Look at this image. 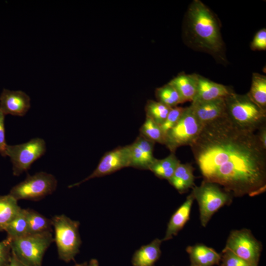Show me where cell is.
<instances>
[{
	"label": "cell",
	"mask_w": 266,
	"mask_h": 266,
	"mask_svg": "<svg viewBox=\"0 0 266 266\" xmlns=\"http://www.w3.org/2000/svg\"><path fill=\"white\" fill-rule=\"evenodd\" d=\"M178 92L181 102L192 101L196 95L198 74L181 73L168 82Z\"/></svg>",
	"instance_id": "obj_19"
},
{
	"label": "cell",
	"mask_w": 266,
	"mask_h": 266,
	"mask_svg": "<svg viewBox=\"0 0 266 266\" xmlns=\"http://www.w3.org/2000/svg\"><path fill=\"white\" fill-rule=\"evenodd\" d=\"M155 95L157 101L171 108L182 103L178 92L169 83L156 89Z\"/></svg>",
	"instance_id": "obj_27"
},
{
	"label": "cell",
	"mask_w": 266,
	"mask_h": 266,
	"mask_svg": "<svg viewBox=\"0 0 266 266\" xmlns=\"http://www.w3.org/2000/svg\"><path fill=\"white\" fill-rule=\"evenodd\" d=\"M171 107L153 100H148L145 107L146 116L160 126L165 121Z\"/></svg>",
	"instance_id": "obj_26"
},
{
	"label": "cell",
	"mask_w": 266,
	"mask_h": 266,
	"mask_svg": "<svg viewBox=\"0 0 266 266\" xmlns=\"http://www.w3.org/2000/svg\"><path fill=\"white\" fill-rule=\"evenodd\" d=\"M130 145L118 147L106 153L94 171L83 180L68 186L69 188L81 184L91 179L103 176L130 166Z\"/></svg>",
	"instance_id": "obj_11"
},
{
	"label": "cell",
	"mask_w": 266,
	"mask_h": 266,
	"mask_svg": "<svg viewBox=\"0 0 266 266\" xmlns=\"http://www.w3.org/2000/svg\"><path fill=\"white\" fill-rule=\"evenodd\" d=\"M253 50H265L266 49V30L265 28L259 31L255 35L251 43Z\"/></svg>",
	"instance_id": "obj_32"
},
{
	"label": "cell",
	"mask_w": 266,
	"mask_h": 266,
	"mask_svg": "<svg viewBox=\"0 0 266 266\" xmlns=\"http://www.w3.org/2000/svg\"><path fill=\"white\" fill-rule=\"evenodd\" d=\"M9 266H25L19 261L12 253L11 261Z\"/></svg>",
	"instance_id": "obj_35"
},
{
	"label": "cell",
	"mask_w": 266,
	"mask_h": 266,
	"mask_svg": "<svg viewBox=\"0 0 266 266\" xmlns=\"http://www.w3.org/2000/svg\"><path fill=\"white\" fill-rule=\"evenodd\" d=\"M228 117L238 127L255 132L266 125V110L246 95L234 92L225 98Z\"/></svg>",
	"instance_id": "obj_3"
},
{
	"label": "cell",
	"mask_w": 266,
	"mask_h": 266,
	"mask_svg": "<svg viewBox=\"0 0 266 266\" xmlns=\"http://www.w3.org/2000/svg\"><path fill=\"white\" fill-rule=\"evenodd\" d=\"M51 220L59 258L66 262L74 260L81 244L79 222L64 214L56 215Z\"/></svg>",
	"instance_id": "obj_5"
},
{
	"label": "cell",
	"mask_w": 266,
	"mask_h": 266,
	"mask_svg": "<svg viewBox=\"0 0 266 266\" xmlns=\"http://www.w3.org/2000/svg\"><path fill=\"white\" fill-rule=\"evenodd\" d=\"M202 127L191 106L185 107L177 123L166 133L165 145L174 153L180 146H190L198 136Z\"/></svg>",
	"instance_id": "obj_8"
},
{
	"label": "cell",
	"mask_w": 266,
	"mask_h": 266,
	"mask_svg": "<svg viewBox=\"0 0 266 266\" xmlns=\"http://www.w3.org/2000/svg\"><path fill=\"white\" fill-rule=\"evenodd\" d=\"M25 210L29 234H34L51 232V219H48L33 209Z\"/></svg>",
	"instance_id": "obj_23"
},
{
	"label": "cell",
	"mask_w": 266,
	"mask_h": 266,
	"mask_svg": "<svg viewBox=\"0 0 266 266\" xmlns=\"http://www.w3.org/2000/svg\"><path fill=\"white\" fill-rule=\"evenodd\" d=\"M155 142L140 134L130 145V166L136 168L149 169L156 160L153 155Z\"/></svg>",
	"instance_id": "obj_13"
},
{
	"label": "cell",
	"mask_w": 266,
	"mask_h": 266,
	"mask_svg": "<svg viewBox=\"0 0 266 266\" xmlns=\"http://www.w3.org/2000/svg\"><path fill=\"white\" fill-rule=\"evenodd\" d=\"M12 256L10 239L0 241V266H9Z\"/></svg>",
	"instance_id": "obj_31"
},
{
	"label": "cell",
	"mask_w": 266,
	"mask_h": 266,
	"mask_svg": "<svg viewBox=\"0 0 266 266\" xmlns=\"http://www.w3.org/2000/svg\"><path fill=\"white\" fill-rule=\"evenodd\" d=\"M201 126L226 114L225 98L205 101H192L190 105Z\"/></svg>",
	"instance_id": "obj_14"
},
{
	"label": "cell",
	"mask_w": 266,
	"mask_h": 266,
	"mask_svg": "<svg viewBox=\"0 0 266 266\" xmlns=\"http://www.w3.org/2000/svg\"><path fill=\"white\" fill-rule=\"evenodd\" d=\"M233 92V90L229 87L198 74L197 93L192 101H205L225 98Z\"/></svg>",
	"instance_id": "obj_15"
},
{
	"label": "cell",
	"mask_w": 266,
	"mask_h": 266,
	"mask_svg": "<svg viewBox=\"0 0 266 266\" xmlns=\"http://www.w3.org/2000/svg\"><path fill=\"white\" fill-rule=\"evenodd\" d=\"M180 163L174 153H171L164 159H156L150 166L149 170L154 173L157 177L168 180L172 176Z\"/></svg>",
	"instance_id": "obj_22"
},
{
	"label": "cell",
	"mask_w": 266,
	"mask_h": 266,
	"mask_svg": "<svg viewBox=\"0 0 266 266\" xmlns=\"http://www.w3.org/2000/svg\"><path fill=\"white\" fill-rule=\"evenodd\" d=\"M140 132L141 135L150 140L162 144L165 143V135L160 126L147 116Z\"/></svg>",
	"instance_id": "obj_28"
},
{
	"label": "cell",
	"mask_w": 266,
	"mask_h": 266,
	"mask_svg": "<svg viewBox=\"0 0 266 266\" xmlns=\"http://www.w3.org/2000/svg\"><path fill=\"white\" fill-rule=\"evenodd\" d=\"M220 266H250L232 251L224 249L221 253Z\"/></svg>",
	"instance_id": "obj_30"
},
{
	"label": "cell",
	"mask_w": 266,
	"mask_h": 266,
	"mask_svg": "<svg viewBox=\"0 0 266 266\" xmlns=\"http://www.w3.org/2000/svg\"><path fill=\"white\" fill-rule=\"evenodd\" d=\"M194 198L191 194L185 201L171 216L167 226L165 235L162 241L170 240L176 236L190 219L191 210Z\"/></svg>",
	"instance_id": "obj_16"
},
{
	"label": "cell",
	"mask_w": 266,
	"mask_h": 266,
	"mask_svg": "<svg viewBox=\"0 0 266 266\" xmlns=\"http://www.w3.org/2000/svg\"><path fill=\"white\" fill-rule=\"evenodd\" d=\"M224 249L232 251L250 266H258L263 245L250 230L242 229L231 232Z\"/></svg>",
	"instance_id": "obj_10"
},
{
	"label": "cell",
	"mask_w": 266,
	"mask_h": 266,
	"mask_svg": "<svg viewBox=\"0 0 266 266\" xmlns=\"http://www.w3.org/2000/svg\"><path fill=\"white\" fill-rule=\"evenodd\" d=\"M199 206L201 225L205 227L213 214L226 205H230L233 195L214 183L203 180L191 192Z\"/></svg>",
	"instance_id": "obj_6"
},
{
	"label": "cell",
	"mask_w": 266,
	"mask_h": 266,
	"mask_svg": "<svg viewBox=\"0 0 266 266\" xmlns=\"http://www.w3.org/2000/svg\"><path fill=\"white\" fill-rule=\"evenodd\" d=\"M184 109L185 108L177 106L171 108L165 121L160 126L165 135L166 133L177 123L181 117Z\"/></svg>",
	"instance_id": "obj_29"
},
{
	"label": "cell",
	"mask_w": 266,
	"mask_h": 266,
	"mask_svg": "<svg viewBox=\"0 0 266 266\" xmlns=\"http://www.w3.org/2000/svg\"><path fill=\"white\" fill-rule=\"evenodd\" d=\"M221 25L216 16L202 1L194 0L187 11L184 34L188 46L226 61Z\"/></svg>",
	"instance_id": "obj_2"
},
{
	"label": "cell",
	"mask_w": 266,
	"mask_h": 266,
	"mask_svg": "<svg viewBox=\"0 0 266 266\" xmlns=\"http://www.w3.org/2000/svg\"><path fill=\"white\" fill-rule=\"evenodd\" d=\"M4 118L5 115L0 109V155L3 157H5V150L7 145L5 140Z\"/></svg>",
	"instance_id": "obj_33"
},
{
	"label": "cell",
	"mask_w": 266,
	"mask_h": 266,
	"mask_svg": "<svg viewBox=\"0 0 266 266\" xmlns=\"http://www.w3.org/2000/svg\"><path fill=\"white\" fill-rule=\"evenodd\" d=\"M190 146L203 180L236 197L266 192V150L254 132L238 127L227 114L204 124Z\"/></svg>",
	"instance_id": "obj_1"
},
{
	"label": "cell",
	"mask_w": 266,
	"mask_h": 266,
	"mask_svg": "<svg viewBox=\"0 0 266 266\" xmlns=\"http://www.w3.org/2000/svg\"><path fill=\"white\" fill-rule=\"evenodd\" d=\"M87 263H84L82 264H77L74 266H87Z\"/></svg>",
	"instance_id": "obj_37"
},
{
	"label": "cell",
	"mask_w": 266,
	"mask_h": 266,
	"mask_svg": "<svg viewBox=\"0 0 266 266\" xmlns=\"http://www.w3.org/2000/svg\"><path fill=\"white\" fill-rule=\"evenodd\" d=\"M21 209L18 200L9 194L0 195V232L4 231Z\"/></svg>",
	"instance_id": "obj_21"
},
{
	"label": "cell",
	"mask_w": 266,
	"mask_h": 266,
	"mask_svg": "<svg viewBox=\"0 0 266 266\" xmlns=\"http://www.w3.org/2000/svg\"><path fill=\"white\" fill-rule=\"evenodd\" d=\"M4 231L7 237L12 239L25 236L28 233L25 209H21L14 218L7 225Z\"/></svg>",
	"instance_id": "obj_25"
},
{
	"label": "cell",
	"mask_w": 266,
	"mask_h": 266,
	"mask_svg": "<svg viewBox=\"0 0 266 266\" xmlns=\"http://www.w3.org/2000/svg\"><path fill=\"white\" fill-rule=\"evenodd\" d=\"M259 142L264 150H266V125L263 126L257 134Z\"/></svg>",
	"instance_id": "obj_34"
},
{
	"label": "cell",
	"mask_w": 266,
	"mask_h": 266,
	"mask_svg": "<svg viewBox=\"0 0 266 266\" xmlns=\"http://www.w3.org/2000/svg\"><path fill=\"white\" fill-rule=\"evenodd\" d=\"M162 241V239L155 238L137 250L132 259L133 266H154L161 255Z\"/></svg>",
	"instance_id": "obj_18"
},
{
	"label": "cell",
	"mask_w": 266,
	"mask_h": 266,
	"mask_svg": "<svg viewBox=\"0 0 266 266\" xmlns=\"http://www.w3.org/2000/svg\"><path fill=\"white\" fill-rule=\"evenodd\" d=\"M255 103L266 110V77L258 73L252 75L250 91L247 94Z\"/></svg>",
	"instance_id": "obj_24"
},
{
	"label": "cell",
	"mask_w": 266,
	"mask_h": 266,
	"mask_svg": "<svg viewBox=\"0 0 266 266\" xmlns=\"http://www.w3.org/2000/svg\"><path fill=\"white\" fill-rule=\"evenodd\" d=\"M46 150L44 140L36 137L22 144H7L5 157H9L12 163L13 174L19 176L28 170L33 162L45 154Z\"/></svg>",
	"instance_id": "obj_9"
},
{
	"label": "cell",
	"mask_w": 266,
	"mask_h": 266,
	"mask_svg": "<svg viewBox=\"0 0 266 266\" xmlns=\"http://www.w3.org/2000/svg\"><path fill=\"white\" fill-rule=\"evenodd\" d=\"M186 250L189 255L191 266H213L220 264L221 253L204 244L188 246Z\"/></svg>",
	"instance_id": "obj_17"
},
{
	"label": "cell",
	"mask_w": 266,
	"mask_h": 266,
	"mask_svg": "<svg viewBox=\"0 0 266 266\" xmlns=\"http://www.w3.org/2000/svg\"></svg>",
	"instance_id": "obj_38"
},
{
	"label": "cell",
	"mask_w": 266,
	"mask_h": 266,
	"mask_svg": "<svg viewBox=\"0 0 266 266\" xmlns=\"http://www.w3.org/2000/svg\"><path fill=\"white\" fill-rule=\"evenodd\" d=\"M31 107L30 97L20 90L3 89L0 95V109L4 114L23 116Z\"/></svg>",
	"instance_id": "obj_12"
},
{
	"label": "cell",
	"mask_w": 266,
	"mask_h": 266,
	"mask_svg": "<svg viewBox=\"0 0 266 266\" xmlns=\"http://www.w3.org/2000/svg\"><path fill=\"white\" fill-rule=\"evenodd\" d=\"M87 266H99V264L97 260L93 259L90 260Z\"/></svg>",
	"instance_id": "obj_36"
},
{
	"label": "cell",
	"mask_w": 266,
	"mask_h": 266,
	"mask_svg": "<svg viewBox=\"0 0 266 266\" xmlns=\"http://www.w3.org/2000/svg\"><path fill=\"white\" fill-rule=\"evenodd\" d=\"M194 169L190 164L180 163L168 181L179 193H186L195 186Z\"/></svg>",
	"instance_id": "obj_20"
},
{
	"label": "cell",
	"mask_w": 266,
	"mask_h": 266,
	"mask_svg": "<svg viewBox=\"0 0 266 266\" xmlns=\"http://www.w3.org/2000/svg\"><path fill=\"white\" fill-rule=\"evenodd\" d=\"M53 241L51 232L28 234L10 239L12 253L25 266H42L44 254Z\"/></svg>",
	"instance_id": "obj_4"
},
{
	"label": "cell",
	"mask_w": 266,
	"mask_h": 266,
	"mask_svg": "<svg viewBox=\"0 0 266 266\" xmlns=\"http://www.w3.org/2000/svg\"><path fill=\"white\" fill-rule=\"evenodd\" d=\"M57 186V180L53 175L41 171L28 175L24 181L11 188L9 194L17 200H38L52 194Z\"/></svg>",
	"instance_id": "obj_7"
}]
</instances>
